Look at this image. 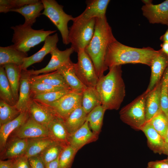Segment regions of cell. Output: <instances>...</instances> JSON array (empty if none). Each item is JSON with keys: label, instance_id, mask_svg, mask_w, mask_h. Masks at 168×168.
Wrapping results in <instances>:
<instances>
[{"label": "cell", "instance_id": "obj_1", "mask_svg": "<svg viewBox=\"0 0 168 168\" xmlns=\"http://www.w3.org/2000/svg\"><path fill=\"white\" fill-rule=\"evenodd\" d=\"M116 40L106 16L96 18L93 36L85 50L92 61L99 78L108 69L105 63L108 46Z\"/></svg>", "mask_w": 168, "mask_h": 168}, {"label": "cell", "instance_id": "obj_2", "mask_svg": "<svg viewBox=\"0 0 168 168\" xmlns=\"http://www.w3.org/2000/svg\"><path fill=\"white\" fill-rule=\"evenodd\" d=\"M159 52L149 47L139 48L124 45L117 40L110 44L105 57L106 66L110 68L123 64L140 63L151 66Z\"/></svg>", "mask_w": 168, "mask_h": 168}, {"label": "cell", "instance_id": "obj_3", "mask_svg": "<svg viewBox=\"0 0 168 168\" xmlns=\"http://www.w3.org/2000/svg\"><path fill=\"white\" fill-rule=\"evenodd\" d=\"M109 69L107 75L99 78L96 88L100 95L101 105L106 110H118L125 96L121 65Z\"/></svg>", "mask_w": 168, "mask_h": 168}, {"label": "cell", "instance_id": "obj_4", "mask_svg": "<svg viewBox=\"0 0 168 168\" xmlns=\"http://www.w3.org/2000/svg\"><path fill=\"white\" fill-rule=\"evenodd\" d=\"M13 30L12 41L18 50L27 53L31 48L44 41L49 35L56 30H45L44 29L35 30L31 26L24 24L12 26Z\"/></svg>", "mask_w": 168, "mask_h": 168}, {"label": "cell", "instance_id": "obj_5", "mask_svg": "<svg viewBox=\"0 0 168 168\" xmlns=\"http://www.w3.org/2000/svg\"><path fill=\"white\" fill-rule=\"evenodd\" d=\"M69 28L68 38L74 52L85 50L91 40L95 30L96 18L86 20L74 17Z\"/></svg>", "mask_w": 168, "mask_h": 168}, {"label": "cell", "instance_id": "obj_6", "mask_svg": "<svg viewBox=\"0 0 168 168\" xmlns=\"http://www.w3.org/2000/svg\"><path fill=\"white\" fill-rule=\"evenodd\" d=\"M148 92L146 91L130 103L123 107L119 112L121 120L134 129L141 130L147 122L145 101Z\"/></svg>", "mask_w": 168, "mask_h": 168}, {"label": "cell", "instance_id": "obj_7", "mask_svg": "<svg viewBox=\"0 0 168 168\" xmlns=\"http://www.w3.org/2000/svg\"><path fill=\"white\" fill-rule=\"evenodd\" d=\"M44 6L41 14L48 17L59 31L63 44H69L68 38L69 29L68 24L74 17L66 13L63 10V6L59 4L54 0H42Z\"/></svg>", "mask_w": 168, "mask_h": 168}, {"label": "cell", "instance_id": "obj_8", "mask_svg": "<svg viewBox=\"0 0 168 168\" xmlns=\"http://www.w3.org/2000/svg\"><path fill=\"white\" fill-rule=\"evenodd\" d=\"M77 62L73 63L76 74L87 87H96L99 78L93 63L85 50L77 52Z\"/></svg>", "mask_w": 168, "mask_h": 168}, {"label": "cell", "instance_id": "obj_9", "mask_svg": "<svg viewBox=\"0 0 168 168\" xmlns=\"http://www.w3.org/2000/svg\"><path fill=\"white\" fill-rule=\"evenodd\" d=\"M82 92L72 91L47 105L64 120L75 109L82 106Z\"/></svg>", "mask_w": 168, "mask_h": 168}, {"label": "cell", "instance_id": "obj_10", "mask_svg": "<svg viewBox=\"0 0 168 168\" xmlns=\"http://www.w3.org/2000/svg\"><path fill=\"white\" fill-rule=\"evenodd\" d=\"M74 52L71 47L62 51L57 47L50 53V60L45 67L37 70H29V72L31 75H36L56 71L62 66L72 62L70 56Z\"/></svg>", "mask_w": 168, "mask_h": 168}, {"label": "cell", "instance_id": "obj_11", "mask_svg": "<svg viewBox=\"0 0 168 168\" xmlns=\"http://www.w3.org/2000/svg\"><path fill=\"white\" fill-rule=\"evenodd\" d=\"M28 112L30 117L37 123L46 127L58 116L50 106L33 99Z\"/></svg>", "mask_w": 168, "mask_h": 168}, {"label": "cell", "instance_id": "obj_12", "mask_svg": "<svg viewBox=\"0 0 168 168\" xmlns=\"http://www.w3.org/2000/svg\"><path fill=\"white\" fill-rule=\"evenodd\" d=\"M11 134L12 136L22 139L49 138L47 127L37 123L30 117L24 124Z\"/></svg>", "mask_w": 168, "mask_h": 168}, {"label": "cell", "instance_id": "obj_13", "mask_svg": "<svg viewBox=\"0 0 168 168\" xmlns=\"http://www.w3.org/2000/svg\"><path fill=\"white\" fill-rule=\"evenodd\" d=\"M142 14L151 24H161L168 26V0L162 3L144 5L142 7Z\"/></svg>", "mask_w": 168, "mask_h": 168}, {"label": "cell", "instance_id": "obj_14", "mask_svg": "<svg viewBox=\"0 0 168 168\" xmlns=\"http://www.w3.org/2000/svg\"><path fill=\"white\" fill-rule=\"evenodd\" d=\"M31 76L29 70H22L20 82L18 99L15 105L21 112L28 111L32 100L31 98Z\"/></svg>", "mask_w": 168, "mask_h": 168}, {"label": "cell", "instance_id": "obj_15", "mask_svg": "<svg viewBox=\"0 0 168 168\" xmlns=\"http://www.w3.org/2000/svg\"><path fill=\"white\" fill-rule=\"evenodd\" d=\"M9 137L4 148L0 152L1 160L13 159L25 154L28 139H22L12 136Z\"/></svg>", "mask_w": 168, "mask_h": 168}, {"label": "cell", "instance_id": "obj_16", "mask_svg": "<svg viewBox=\"0 0 168 168\" xmlns=\"http://www.w3.org/2000/svg\"><path fill=\"white\" fill-rule=\"evenodd\" d=\"M168 66V56L161 49L153 59L151 66V75L150 82L146 90H152L161 81L165 70Z\"/></svg>", "mask_w": 168, "mask_h": 168}, {"label": "cell", "instance_id": "obj_17", "mask_svg": "<svg viewBox=\"0 0 168 168\" xmlns=\"http://www.w3.org/2000/svg\"><path fill=\"white\" fill-rule=\"evenodd\" d=\"M99 135L90 130L86 121L81 128L69 136V144L77 152L86 145L96 141Z\"/></svg>", "mask_w": 168, "mask_h": 168}, {"label": "cell", "instance_id": "obj_18", "mask_svg": "<svg viewBox=\"0 0 168 168\" xmlns=\"http://www.w3.org/2000/svg\"><path fill=\"white\" fill-rule=\"evenodd\" d=\"M58 40L57 33L48 36L44 41V45L39 50L32 55L24 58L21 66L22 70H26L31 65L41 62L47 54H50L53 49L57 47Z\"/></svg>", "mask_w": 168, "mask_h": 168}, {"label": "cell", "instance_id": "obj_19", "mask_svg": "<svg viewBox=\"0 0 168 168\" xmlns=\"http://www.w3.org/2000/svg\"><path fill=\"white\" fill-rule=\"evenodd\" d=\"M145 116L147 122L162 111L161 105V81L148 92L145 101Z\"/></svg>", "mask_w": 168, "mask_h": 168}, {"label": "cell", "instance_id": "obj_20", "mask_svg": "<svg viewBox=\"0 0 168 168\" xmlns=\"http://www.w3.org/2000/svg\"><path fill=\"white\" fill-rule=\"evenodd\" d=\"M49 137L64 146L69 144V134L64 120L58 116L47 126Z\"/></svg>", "mask_w": 168, "mask_h": 168}, {"label": "cell", "instance_id": "obj_21", "mask_svg": "<svg viewBox=\"0 0 168 168\" xmlns=\"http://www.w3.org/2000/svg\"><path fill=\"white\" fill-rule=\"evenodd\" d=\"M30 118L28 111L21 112L16 119L0 126V152L4 148L11 134Z\"/></svg>", "mask_w": 168, "mask_h": 168}, {"label": "cell", "instance_id": "obj_22", "mask_svg": "<svg viewBox=\"0 0 168 168\" xmlns=\"http://www.w3.org/2000/svg\"><path fill=\"white\" fill-rule=\"evenodd\" d=\"M109 0H91L86 1V7L83 12L78 16L86 20L106 16Z\"/></svg>", "mask_w": 168, "mask_h": 168}, {"label": "cell", "instance_id": "obj_23", "mask_svg": "<svg viewBox=\"0 0 168 168\" xmlns=\"http://www.w3.org/2000/svg\"><path fill=\"white\" fill-rule=\"evenodd\" d=\"M141 130L146 136L149 148L155 153L163 154L165 142L159 133L148 122L146 123Z\"/></svg>", "mask_w": 168, "mask_h": 168}, {"label": "cell", "instance_id": "obj_24", "mask_svg": "<svg viewBox=\"0 0 168 168\" xmlns=\"http://www.w3.org/2000/svg\"><path fill=\"white\" fill-rule=\"evenodd\" d=\"M27 57V53L18 50L13 44L0 47V66L8 64L21 66L24 58Z\"/></svg>", "mask_w": 168, "mask_h": 168}, {"label": "cell", "instance_id": "obj_25", "mask_svg": "<svg viewBox=\"0 0 168 168\" xmlns=\"http://www.w3.org/2000/svg\"><path fill=\"white\" fill-rule=\"evenodd\" d=\"M56 71L62 76L67 84L72 91L82 92L87 87L77 76L72 62L62 66Z\"/></svg>", "mask_w": 168, "mask_h": 168}, {"label": "cell", "instance_id": "obj_26", "mask_svg": "<svg viewBox=\"0 0 168 168\" xmlns=\"http://www.w3.org/2000/svg\"><path fill=\"white\" fill-rule=\"evenodd\" d=\"M44 9V6L41 0H39L35 3L12 10L10 12H16L21 15L25 19L24 24L32 26L36 22V18L41 14V12Z\"/></svg>", "mask_w": 168, "mask_h": 168}, {"label": "cell", "instance_id": "obj_27", "mask_svg": "<svg viewBox=\"0 0 168 168\" xmlns=\"http://www.w3.org/2000/svg\"><path fill=\"white\" fill-rule=\"evenodd\" d=\"M3 66L5 69L13 98L16 103L19 95L20 82L22 70L21 66L15 64H8Z\"/></svg>", "mask_w": 168, "mask_h": 168}, {"label": "cell", "instance_id": "obj_28", "mask_svg": "<svg viewBox=\"0 0 168 168\" xmlns=\"http://www.w3.org/2000/svg\"><path fill=\"white\" fill-rule=\"evenodd\" d=\"M87 114L81 106L75 109L64 120L65 126L70 135L84 125L86 121Z\"/></svg>", "mask_w": 168, "mask_h": 168}, {"label": "cell", "instance_id": "obj_29", "mask_svg": "<svg viewBox=\"0 0 168 168\" xmlns=\"http://www.w3.org/2000/svg\"><path fill=\"white\" fill-rule=\"evenodd\" d=\"M54 142L49 138L28 139L27 145L25 156L29 158L40 155Z\"/></svg>", "mask_w": 168, "mask_h": 168}, {"label": "cell", "instance_id": "obj_30", "mask_svg": "<svg viewBox=\"0 0 168 168\" xmlns=\"http://www.w3.org/2000/svg\"><path fill=\"white\" fill-rule=\"evenodd\" d=\"M100 105L101 98L96 87H87L83 91L82 106L87 114Z\"/></svg>", "mask_w": 168, "mask_h": 168}, {"label": "cell", "instance_id": "obj_31", "mask_svg": "<svg viewBox=\"0 0 168 168\" xmlns=\"http://www.w3.org/2000/svg\"><path fill=\"white\" fill-rule=\"evenodd\" d=\"M30 80L31 82L45 83L56 87L70 89L62 76L57 71L42 75H31Z\"/></svg>", "mask_w": 168, "mask_h": 168}, {"label": "cell", "instance_id": "obj_32", "mask_svg": "<svg viewBox=\"0 0 168 168\" xmlns=\"http://www.w3.org/2000/svg\"><path fill=\"white\" fill-rule=\"evenodd\" d=\"M106 110L100 105L95 108L87 114L86 121L88 123L92 131L97 135H99L101 132Z\"/></svg>", "mask_w": 168, "mask_h": 168}, {"label": "cell", "instance_id": "obj_33", "mask_svg": "<svg viewBox=\"0 0 168 168\" xmlns=\"http://www.w3.org/2000/svg\"><path fill=\"white\" fill-rule=\"evenodd\" d=\"M0 99L10 105H15L16 104L10 85L3 66L0 67Z\"/></svg>", "mask_w": 168, "mask_h": 168}, {"label": "cell", "instance_id": "obj_34", "mask_svg": "<svg viewBox=\"0 0 168 168\" xmlns=\"http://www.w3.org/2000/svg\"><path fill=\"white\" fill-rule=\"evenodd\" d=\"M21 113L15 105H10L0 99V126L15 119Z\"/></svg>", "mask_w": 168, "mask_h": 168}, {"label": "cell", "instance_id": "obj_35", "mask_svg": "<svg viewBox=\"0 0 168 168\" xmlns=\"http://www.w3.org/2000/svg\"><path fill=\"white\" fill-rule=\"evenodd\" d=\"M66 146L54 142L46 148L40 155L45 165L57 159Z\"/></svg>", "mask_w": 168, "mask_h": 168}, {"label": "cell", "instance_id": "obj_36", "mask_svg": "<svg viewBox=\"0 0 168 168\" xmlns=\"http://www.w3.org/2000/svg\"><path fill=\"white\" fill-rule=\"evenodd\" d=\"M72 90L70 88L32 96V99L46 105L53 103Z\"/></svg>", "mask_w": 168, "mask_h": 168}, {"label": "cell", "instance_id": "obj_37", "mask_svg": "<svg viewBox=\"0 0 168 168\" xmlns=\"http://www.w3.org/2000/svg\"><path fill=\"white\" fill-rule=\"evenodd\" d=\"M148 122L164 139L168 129V118L162 111L155 115Z\"/></svg>", "mask_w": 168, "mask_h": 168}, {"label": "cell", "instance_id": "obj_38", "mask_svg": "<svg viewBox=\"0 0 168 168\" xmlns=\"http://www.w3.org/2000/svg\"><path fill=\"white\" fill-rule=\"evenodd\" d=\"M161 109L168 118V66L161 80Z\"/></svg>", "mask_w": 168, "mask_h": 168}, {"label": "cell", "instance_id": "obj_39", "mask_svg": "<svg viewBox=\"0 0 168 168\" xmlns=\"http://www.w3.org/2000/svg\"><path fill=\"white\" fill-rule=\"evenodd\" d=\"M77 152L69 145L65 146L59 157V168H71Z\"/></svg>", "mask_w": 168, "mask_h": 168}, {"label": "cell", "instance_id": "obj_40", "mask_svg": "<svg viewBox=\"0 0 168 168\" xmlns=\"http://www.w3.org/2000/svg\"><path fill=\"white\" fill-rule=\"evenodd\" d=\"M38 0H0V12L6 13L26 5L35 3Z\"/></svg>", "mask_w": 168, "mask_h": 168}, {"label": "cell", "instance_id": "obj_41", "mask_svg": "<svg viewBox=\"0 0 168 168\" xmlns=\"http://www.w3.org/2000/svg\"><path fill=\"white\" fill-rule=\"evenodd\" d=\"M30 88L32 96L68 89L56 87L45 83L31 81Z\"/></svg>", "mask_w": 168, "mask_h": 168}, {"label": "cell", "instance_id": "obj_42", "mask_svg": "<svg viewBox=\"0 0 168 168\" xmlns=\"http://www.w3.org/2000/svg\"><path fill=\"white\" fill-rule=\"evenodd\" d=\"M12 168H31L28 158L24 155L13 159Z\"/></svg>", "mask_w": 168, "mask_h": 168}, {"label": "cell", "instance_id": "obj_43", "mask_svg": "<svg viewBox=\"0 0 168 168\" xmlns=\"http://www.w3.org/2000/svg\"><path fill=\"white\" fill-rule=\"evenodd\" d=\"M31 168H45V164L40 155L28 158Z\"/></svg>", "mask_w": 168, "mask_h": 168}, {"label": "cell", "instance_id": "obj_44", "mask_svg": "<svg viewBox=\"0 0 168 168\" xmlns=\"http://www.w3.org/2000/svg\"><path fill=\"white\" fill-rule=\"evenodd\" d=\"M147 168H168V163L164 159L148 162Z\"/></svg>", "mask_w": 168, "mask_h": 168}, {"label": "cell", "instance_id": "obj_45", "mask_svg": "<svg viewBox=\"0 0 168 168\" xmlns=\"http://www.w3.org/2000/svg\"><path fill=\"white\" fill-rule=\"evenodd\" d=\"M13 159L0 160V168H12Z\"/></svg>", "mask_w": 168, "mask_h": 168}, {"label": "cell", "instance_id": "obj_46", "mask_svg": "<svg viewBox=\"0 0 168 168\" xmlns=\"http://www.w3.org/2000/svg\"><path fill=\"white\" fill-rule=\"evenodd\" d=\"M59 157L56 160L54 161L45 165V168H59Z\"/></svg>", "mask_w": 168, "mask_h": 168}, {"label": "cell", "instance_id": "obj_47", "mask_svg": "<svg viewBox=\"0 0 168 168\" xmlns=\"http://www.w3.org/2000/svg\"><path fill=\"white\" fill-rule=\"evenodd\" d=\"M160 46L161 50L168 56V42H163L161 44Z\"/></svg>", "mask_w": 168, "mask_h": 168}, {"label": "cell", "instance_id": "obj_48", "mask_svg": "<svg viewBox=\"0 0 168 168\" xmlns=\"http://www.w3.org/2000/svg\"><path fill=\"white\" fill-rule=\"evenodd\" d=\"M160 39L163 42H168V29L165 33L160 37Z\"/></svg>", "mask_w": 168, "mask_h": 168}, {"label": "cell", "instance_id": "obj_49", "mask_svg": "<svg viewBox=\"0 0 168 168\" xmlns=\"http://www.w3.org/2000/svg\"><path fill=\"white\" fill-rule=\"evenodd\" d=\"M163 154L167 155L168 157V143H165V144Z\"/></svg>", "mask_w": 168, "mask_h": 168}, {"label": "cell", "instance_id": "obj_50", "mask_svg": "<svg viewBox=\"0 0 168 168\" xmlns=\"http://www.w3.org/2000/svg\"><path fill=\"white\" fill-rule=\"evenodd\" d=\"M142 1L144 4V5H149L152 4V0H142Z\"/></svg>", "mask_w": 168, "mask_h": 168}, {"label": "cell", "instance_id": "obj_51", "mask_svg": "<svg viewBox=\"0 0 168 168\" xmlns=\"http://www.w3.org/2000/svg\"><path fill=\"white\" fill-rule=\"evenodd\" d=\"M165 143H168V129H167L165 137L164 138Z\"/></svg>", "mask_w": 168, "mask_h": 168}, {"label": "cell", "instance_id": "obj_52", "mask_svg": "<svg viewBox=\"0 0 168 168\" xmlns=\"http://www.w3.org/2000/svg\"><path fill=\"white\" fill-rule=\"evenodd\" d=\"M168 163V157H167V158L166 159H164Z\"/></svg>", "mask_w": 168, "mask_h": 168}]
</instances>
